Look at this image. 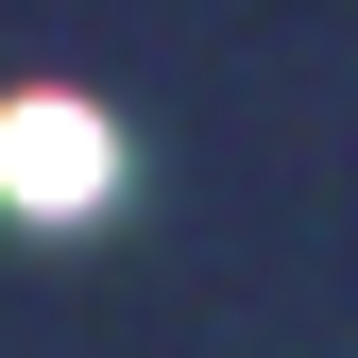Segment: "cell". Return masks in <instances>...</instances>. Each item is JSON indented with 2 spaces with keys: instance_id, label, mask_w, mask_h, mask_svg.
Wrapping results in <instances>:
<instances>
[{
  "instance_id": "cell-1",
  "label": "cell",
  "mask_w": 358,
  "mask_h": 358,
  "mask_svg": "<svg viewBox=\"0 0 358 358\" xmlns=\"http://www.w3.org/2000/svg\"><path fill=\"white\" fill-rule=\"evenodd\" d=\"M103 188H120L103 103H0V205H17V222H85Z\"/></svg>"
}]
</instances>
